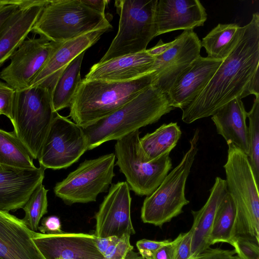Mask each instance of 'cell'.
<instances>
[{
	"label": "cell",
	"mask_w": 259,
	"mask_h": 259,
	"mask_svg": "<svg viewBox=\"0 0 259 259\" xmlns=\"http://www.w3.org/2000/svg\"><path fill=\"white\" fill-rule=\"evenodd\" d=\"M259 14L241 27L237 44L195 99L182 110V120L191 123L212 116L238 98L259 97Z\"/></svg>",
	"instance_id": "1"
},
{
	"label": "cell",
	"mask_w": 259,
	"mask_h": 259,
	"mask_svg": "<svg viewBox=\"0 0 259 259\" xmlns=\"http://www.w3.org/2000/svg\"><path fill=\"white\" fill-rule=\"evenodd\" d=\"M175 109L167 94L151 85L112 114L82 128L88 150L155 123Z\"/></svg>",
	"instance_id": "2"
},
{
	"label": "cell",
	"mask_w": 259,
	"mask_h": 259,
	"mask_svg": "<svg viewBox=\"0 0 259 259\" xmlns=\"http://www.w3.org/2000/svg\"><path fill=\"white\" fill-rule=\"evenodd\" d=\"M154 72L124 81L82 79L69 116L84 128L110 115L152 85Z\"/></svg>",
	"instance_id": "3"
},
{
	"label": "cell",
	"mask_w": 259,
	"mask_h": 259,
	"mask_svg": "<svg viewBox=\"0 0 259 259\" xmlns=\"http://www.w3.org/2000/svg\"><path fill=\"white\" fill-rule=\"evenodd\" d=\"M227 145V160L224 167L227 190L236 210L234 238L239 236L259 243L258 185L247 155L233 144Z\"/></svg>",
	"instance_id": "4"
},
{
	"label": "cell",
	"mask_w": 259,
	"mask_h": 259,
	"mask_svg": "<svg viewBox=\"0 0 259 259\" xmlns=\"http://www.w3.org/2000/svg\"><path fill=\"white\" fill-rule=\"evenodd\" d=\"M112 28L105 15L81 0H51L44 6L32 32L61 43L91 31Z\"/></svg>",
	"instance_id": "5"
},
{
	"label": "cell",
	"mask_w": 259,
	"mask_h": 259,
	"mask_svg": "<svg viewBox=\"0 0 259 259\" xmlns=\"http://www.w3.org/2000/svg\"><path fill=\"white\" fill-rule=\"evenodd\" d=\"M55 113L49 88L37 85L15 91L11 122L33 159L40 155Z\"/></svg>",
	"instance_id": "6"
},
{
	"label": "cell",
	"mask_w": 259,
	"mask_h": 259,
	"mask_svg": "<svg viewBox=\"0 0 259 259\" xmlns=\"http://www.w3.org/2000/svg\"><path fill=\"white\" fill-rule=\"evenodd\" d=\"M199 138V130L197 128L181 162L144 199L141 211L144 223L161 227L181 213L184 206L189 203L185 194V186L198 150Z\"/></svg>",
	"instance_id": "7"
},
{
	"label": "cell",
	"mask_w": 259,
	"mask_h": 259,
	"mask_svg": "<svg viewBox=\"0 0 259 259\" xmlns=\"http://www.w3.org/2000/svg\"><path fill=\"white\" fill-rule=\"evenodd\" d=\"M158 0H118V30L107 51L99 62L146 50L156 36L155 10Z\"/></svg>",
	"instance_id": "8"
},
{
	"label": "cell",
	"mask_w": 259,
	"mask_h": 259,
	"mask_svg": "<svg viewBox=\"0 0 259 259\" xmlns=\"http://www.w3.org/2000/svg\"><path fill=\"white\" fill-rule=\"evenodd\" d=\"M139 130L116 140L115 165L126 179L130 190L138 196H148L160 185L172 167L169 154L148 161L140 144Z\"/></svg>",
	"instance_id": "9"
},
{
	"label": "cell",
	"mask_w": 259,
	"mask_h": 259,
	"mask_svg": "<svg viewBox=\"0 0 259 259\" xmlns=\"http://www.w3.org/2000/svg\"><path fill=\"white\" fill-rule=\"evenodd\" d=\"M114 153L85 160L54 187L55 195L66 204L96 201L98 196L106 192L115 176Z\"/></svg>",
	"instance_id": "10"
},
{
	"label": "cell",
	"mask_w": 259,
	"mask_h": 259,
	"mask_svg": "<svg viewBox=\"0 0 259 259\" xmlns=\"http://www.w3.org/2000/svg\"><path fill=\"white\" fill-rule=\"evenodd\" d=\"M82 127L57 112L38 158L45 169H65L76 162L88 150Z\"/></svg>",
	"instance_id": "11"
},
{
	"label": "cell",
	"mask_w": 259,
	"mask_h": 259,
	"mask_svg": "<svg viewBox=\"0 0 259 259\" xmlns=\"http://www.w3.org/2000/svg\"><path fill=\"white\" fill-rule=\"evenodd\" d=\"M60 43L45 37L26 39L0 72V79L15 91L28 88Z\"/></svg>",
	"instance_id": "12"
},
{
	"label": "cell",
	"mask_w": 259,
	"mask_h": 259,
	"mask_svg": "<svg viewBox=\"0 0 259 259\" xmlns=\"http://www.w3.org/2000/svg\"><path fill=\"white\" fill-rule=\"evenodd\" d=\"M174 44L160 56L155 57L152 70L154 85L167 94L182 73L200 56L201 40L193 30H184Z\"/></svg>",
	"instance_id": "13"
},
{
	"label": "cell",
	"mask_w": 259,
	"mask_h": 259,
	"mask_svg": "<svg viewBox=\"0 0 259 259\" xmlns=\"http://www.w3.org/2000/svg\"><path fill=\"white\" fill-rule=\"evenodd\" d=\"M132 198L126 182L111 185L95 215L94 235L98 238L134 235L131 217Z\"/></svg>",
	"instance_id": "14"
},
{
	"label": "cell",
	"mask_w": 259,
	"mask_h": 259,
	"mask_svg": "<svg viewBox=\"0 0 259 259\" xmlns=\"http://www.w3.org/2000/svg\"><path fill=\"white\" fill-rule=\"evenodd\" d=\"M32 239L46 259H103L94 234L34 232Z\"/></svg>",
	"instance_id": "15"
},
{
	"label": "cell",
	"mask_w": 259,
	"mask_h": 259,
	"mask_svg": "<svg viewBox=\"0 0 259 259\" xmlns=\"http://www.w3.org/2000/svg\"><path fill=\"white\" fill-rule=\"evenodd\" d=\"M49 0H23L0 29V67L32 31Z\"/></svg>",
	"instance_id": "16"
},
{
	"label": "cell",
	"mask_w": 259,
	"mask_h": 259,
	"mask_svg": "<svg viewBox=\"0 0 259 259\" xmlns=\"http://www.w3.org/2000/svg\"><path fill=\"white\" fill-rule=\"evenodd\" d=\"M44 167L21 169L0 165V210L23 208L45 178Z\"/></svg>",
	"instance_id": "17"
},
{
	"label": "cell",
	"mask_w": 259,
	"mask_h": 259,
	"mask_svg": "<svg viewBox=\"0 0 259 259\" xmlns=\"http://www.w3.org/2000/svg\"><path fill=\"white\" fill-rule=\"evenodd\" d=\"M207 14L198 0H159L155 10L156 36L203 26Z\"/></svg>",
	"instance_id": "18"
},
{
	"label": "cell",
	"mask_w": 259,
	"mask_h": 259,
	"mask_svg": "<svg viewBox=\"0 0 259 259\" xmlns=\"http://www.w3.org/2000/svg\"><path fill=\"white\" fill-rule=\"evenodd\" d=\"M223 61L200 56L179 76L167 94L174 108L183 110L208 83Z\"/></svg>",
	"instance_id": "19"
},
{
	"label": "cell",
	"mask_w": 259,
	"mask_h": 259,
	"mask_svg": "<svg viewBox=\"0 0 259 259\" xmlns=\"http://www.w3.org/2000/svg\"><path fill=\"white\" fill-rule=\"evenodd\" d=\"M22 219L0 210V259H46Z\"/></svg>",
	"instance_id": "20"
},
{
	"label": "cell",
	"mask_w": 259,
	"mask_h": 259,
	"mask_svg": "<svg viewBox=\"0 0 259 259\" xmlns=\"http://www.w3.org/2000/svg\"><path fill=\"white\" fill-rule=\"evenodd\" d=\"M108 30H94L61 42L30 87L41 85L51 90L64 68L80 54L94 45Z\"/></svg>",
	"instance_id": "21"
},
{
	"label": "cell",
	"mask_w": 259,
	"mask_h": 259,
	"mask_svg": "<svg viewBox=\"0 0 259 259\" xmlns=\"http://www.w3.org/2000/svg\"><path fill=\"white\" fill-rule=\"evenodd\" d=\"M155 57L146 51L126 55L109 60L98 62L91 68L83 79L124 81L133 80L152 70Z\"/></svg>",
	"instance_id": "22"
},
{
	"label": "cell",
	"mask_w": 259,
	"mask_h": 259,
	"mask_svg": "<svg viewBox=\"0 0 259 259\" xmlns=\"http://www.w3.org/2000/svg\"><path fill=\"white\" fill-rule=\"evenodd\" d=\"M227 192L225 180L217 177L204 205L192 210L193 222L191 229L192 258L208 248L209 238L218 208Z\"/></svg>",
	"instance_id": "23"
},
{
	"label": "cell",
	"mask_w": 259,
	"mask_h": 259,
	"mask_svg": "<svg viewBox=\"0 0 259 259\" xmlns=\"http://www.w3.org/2000/svg\"><path fill=\"white\" fill-rule=\"evenodd\" d=\"M247 113L241 99L236 98L221 107L211 117L217 133L227 144L232 143L245 154L249 152Z\"/></svg>",
	"instance_id": "24"
},
{
	"label": "cell",
	"mask_w": 259,
	"mask_h": 259,
	"mask_svg": "<svg viewBox=\"0 0 259 259\" xmlns=\"http://www.w3.org/2000/svg\"><path fill=\"white\" fill-rule=\"evenodd\" d=\"M85 52L74 59L62 71L51 90L54 111L69 108L82 81L80 68Z\"/></svg>",
	"instance_id": "25"
},
{
	"label": "cell",
	"mask_w": 259,
	"mask_h": 259,
	"mask_svg": "<svg viewBox=\"0 0 259 259\" xmlns=\"http://www.w3.org/2000/svg\"><path fill=\"white\" fill-rule=\"evenodd\" d=\"M182 132L177 122L164 123L151 133L140 138L144 157L148 161L169 154L181 138Z\"/></svg>",
	"instance_id": "26"
},
{
	"label": "cell",
	"mask_w": 259,
	"mask_h": 259,
	"mask_svg": "<svg viewBox=\"0 0 259 259\" xmlns=\"http://www.w3.org/2000/svg\"><path fill=\"white\" fill-rule=\"evenodd\" d=\"M241 27L236 23L218 24L201 41L207 57L224 60L240 38Z\"/></svg>",
	"instance_id": "27"
},
{
	"label": "cell",
	"mask_w": 259,
	"mask_h": 259,
	"mask_svg": "<svg viewBox=\"0 0 259 259\" xmlns=\"http://www.w3.org/2000/svg\"><path fill=\"white\" fill-rule=\"evenodd\" d=\"M29 152L14 132L0 128V165L21 169H34Z\"/></svg>",
	"instance_id": "28"
},
{
	"label": "cell",
	"mask_w": 259,
	"mask_h": 259,
	"mask_svg": "<svg viewBox=\"0 0 259 259\" xmlns=\"http://www.w3.org/2000/svg\"><path fill=\"white\" fill-rule=\"evenodd\" d=\"M236 219L235 205L227 191L215 213L209 238L210 246L220 242L230 244L234 237Z\"/></svg>",
	"instance_id": "29"
},
{
	"label": "cell",
	"mask_w": 259,
	"mask_h": 259,
	"mask_svg": "<svg viewBox=\"0 0 259 259\" xmlns=\"http://www.w3.org/2000/svg\"><path fill=\"white\" fill-rule=\"evenodd\" d=\"M48 191L42 183L39 185L23 208L25 216L22 220L26 226L33 232L37 231L42 217L48 212Z\"/></svg>",
	"instance_id": "30"
},
{
	"label": "cell",
	"mask_w": 259,
	"mask_h": 259,
	"mask_svg": "<svg viewBox=\"0 0 259 259\" xmlns=\"http://www.w3.org/2000/svg\"><path fill=\"white\" fill-rule=\"evenodd\" d=\"M249 119V152L247 155L256 182L259 184V97H255L251 110L247 112Z\"/></svg>",
	"instance_id": "31"
},
{
	"label": "cell",
	"mask_w": 259,
	"mask_h": 259,
	"mask_svg": "<svg viewBox=\"0 0 259 259\" xmlns=\"http://www.w3.org/2000/svg\"><path fill=\"white\" fill-rule=\"evenodd\" d=\"M241 259H259V243L242 237H235L230 243Z\"/></svg>",
	"instance_id": "32"
},
{
	"label": "cell",
	"mask_w": 259,
	"mask_h": 259,
	"mask_svg": "<svg viewBox=\"0 0 259 259\" xmlns=\"http://www.w3.org/2000/svg\"><path fill=\"white\" fill-rule=\"evenodd\" d=\"M130 238V235H124L111 244L103 254V259H125L133 249Z\"/></svg>",
	"instance_id": "33"
},
{
	"label": "cell",
	"mask_w": 259,
	"mask_h": 259,
	"mask_svg": "<svg viewBox=\"0 0 259 259\" xmlns=\"http://www.w3.org/2000/svg\"><path fill=\"white\" fill-rule=\"evenodd\" d=\"M15 90L4 81H0V114L12 119V109Z\"/></svg>",
	"instance_id": "34"
},
{
	"label": "cell",
	"mask_w": 259,
	"mask_h": 259,
	"mask_svg": "<svg viewBox=\"0 0 259 259\" xmlns=\"http://www.w3.org/2000/svg\"><path fill=\"white\" fill-rule=\"evenodd\" d=\"M173 259H193L191 256V232L181 233Z\"/></svg>",
	"instance_id": "35"
},
{
	"label": "cell",
	"mask_w": 259,
	"mask_h": 259,
	"mask_svg": "<svg viewBox=\"0 0 259 259\" xmlns=\"http://www.w3.org/2000/svg\"><path fill=\"white\" fill-rule=\"evenodd\" d=\"M170 241L169 239L155 241L143 239L138 241L136 245L142 257L144 259H147L153 252Z\"/></svg>",
	"instance_id": "36"
},
{
	"label": "cell",
	"mask_w": 259,
	"mask_h": 259,
	"mask_svg": "<svg viewBox=\"0 0 259 259\" xmlns=\"http://www.w3.org/2000/svg\"><path fill=\"white\" fill-rule=\"evenodd\" d=\"M235 250H225L220 248H208L193 259H234Z\"/></svg>",
	"instance_id": "37"
},
{
	"label": "cell",
	"mask_w": 259,
	"mask_h": 259,
	"mask_svg": "<svg viewBox=\"0 0 259 259\" xmlns=\"http://www.w3.org/2000/svg\"><path fill=\"white\" fill-rule=\"evenodd\" d=\"M38 230L42 234H59L64 232L61 230L59 218L55 215L44 218Z\"/></svg>",
	"instance_id": "38"
},
{
	"label": "cell",
	"mask_w": 259,
	"mask_h": 259,
	"mask_svg": "<svg viewBox=\"0 0 259 259\" xmlns=\"http://www.w3.org/2000/svg\"><path fill=\"white\" fill-rule=\"evenodd\" d=\"M179 239L178 236L174 240H171L153 252L147 259H173Z\"/></svg>",
	"instance_id": "39"
},
{
	"label": "cell",
	"mask_w": 259,
	"mask_h": 259,
	"mask_svg": "<svg viewBox=\"0 0 259 259\" xmlns=\"http://www.w3.org/2000/svg\"><path fill=\"white\" fill-rule=\"evenodd\" d=\"M23 0H0V29Z\"/></svg>",
	"instance_id": "40"
},
{
	"label": "cell",
	"mask_w": 259,
	"mask_h": 259,
	"mask_svg": "<svg viewBox=\"0 0 259 259\" xmlns=\"http://www.w3.org/2000/svg\"><path fill=\"white\" fill-rule=\"evenodd\" d=\"M174 40L170 42L164 43L162 39H160L154 47L146 49V51L151 56L154 57L158 56L171 48L174 45Z\"/></svg>",
	"instance_id": "41"
},
{
	"label": "cell",
	"mask_w": 259,
	"mask_h": 259,
	"mask_svg": "<svg viewBox=\"0 0 259 259\" xmlns=\"http://www.w3.org/2000/svg\"><path fill=\"white\" fill-rule=\"evenodd\" d=\"M119 239V238L116 236L105 238H98L96 237V245L99 251L103 255L107 248L111 244L117 241Z\"/></svg>",
	"instance_id": "42"
},
{
	"label": "cell",
	"mask_w": 259,
	"mask_h": 259,
	"mask_svg": "<svg viewBox=\"0 0 259 259\" xmlns=\"http://www.w3.org/2000/svg\"><path fill=\"white\" fill-rule=\"evenodd\" d=\"M81 2L90 9L105 15V10L108 1L107 0H81Z\"/></svg>",
	"instance_id": "43"
},
{
	"label": "cell",
	"mask_w": 259,
	"mask_h": 259,
	"mask_svg": "<svg viewBox=\"0 0 259 259\" xmlns=\"http://www.w3.org/2000/svg\"><path fill=\"white\" fill-rule=\"evenodd\" d=\"M132 250L127 255L125 259H144L142 256H139L137 253H134V254H131Z\"/></svg>",
	"instance_id": "44"
},
{
	"label": "cell",
	"mask_w": 259,
	"mask_h": 259,
	"mask_svg": "<svg viewBox=\"0 0 259 259\" xmlns=\"http://www.w3.org/2000/svg\"><path fill=\"white\" fill-rule=\"evenodd\" d=\"M234 259H241L238 255H235Z\"/></svg>",
	"instance_id": "45"
},
{
	"label": "cell",
	"mask_w": 259,
	"mask_h": 259,
	"mask_svg": "<svg viewBox=\"0 0 259 259\" xmlns=\"http://www.w3.org/2000/svg\"><path fill=\"white\" fill-rule=\"evenodd\" d=\"M1 115V114H0V115Z\"/></svg>",
	"instance_id": "46"
}]
</instances>
